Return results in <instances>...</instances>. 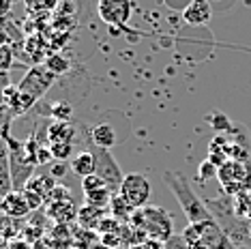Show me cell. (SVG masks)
Returning <instances> with one entry per match:
<instances>
[{
  "mask_svg": "<svg viewBox=\"0 0 251 249\" xmlns=\"http://www.w3.org/2000/svg\"><path fill=\"white\" fill-rule=\"evenodd\" d=\"M13 191V178H11V163H9V149L7 140L0 131V198Z\"/></svg>",
  "mask_w": 251,
  "mask_h": 249,
  "instance_id": "11",
  "label": "cell"
},
{
  "mask_svg": "<svg viewBox=\"0 0 251 249\" xmlns=\"http://www.w3.org/2000/svg\"><path fill=\"white\" fill-rule=\"evenodd\" d=\"M71 168V166H69ZM67 163L65 161H58V163H52V168H50V174H52V176L58 180V178H62V176H67Z\"/></svg>",
  "mask_w": 251,
  "mask_h": 249,
  "instance_id": "23",
  "label": "cell"
},
{
  "mask_svg": "<svg viewBox=\"0 0 251 249\" xmlns=\"http://www.w3.org/2000/svg\"><path fill=\"white\" fill-rule=\"evenodd\" d=\"M103 187H107L105 180L101 178V176H97V174H90V176L82 178V189H84V194H93V191L103 189ZM107 189H110V187H107Z\"/></svg>",
  "mask_w": 251,
  "mask_h": 249,
  "instance_id": "19",
  "label": "cell"
},
{
  "mask_svg": "<svg viewBox=\"0 0 251 249\" xmlns=\"http://www.w3.org/2000/svg\"><path fill=\"white\" fill-rule=\"evenodd\" d=\"M97 13H99L103 24L112 28H123L131 20L133 2L131 0H99L97 2Z\"/></svg>",
  "mask_w": 251,
  "mask_h": 249,
  "instance_id": "6",
  "label": "cell"
},
{
  "mask_svg": "<svg viewBox=\"0 0 251 249\" xmlns=\"http://www.w3.org/2000/svg\"><path fill=\"white\" fill-rule=\"evenodd\" d=\"M52 116L54 121H69L71 118V105L67 101H58L52 105Z\"/></svg>",
  "mask_w": 251,
  "mask_h": 249,
  "instance_id": "21",
  "label": "cell"
},
{
  "mask_svg": "<svg viewBox=\"0 0 251 249\" xmlns=\"http://www.w3.org/2000/svg\"><path fill=\"white\" fill-rule=\"evenodd\" d=\"M48 206H50L48 213L52 215L58 224H69L77 217V211H75V204H73V200H71L69 189H65V187H60V185L56 187L54 194L50 196Z\"/></svg>",
  "mask_w": 251,
  "mask_h": 249,
  "instance_id": "8",
  "label": "cell"
},
{
  "mask_svg": "<svg viewBox=\"0 0 251 249\" xmlns=\"http://www.w3.org/2000/svg\"><path fill=\"white\" fill-rule=\"evenodd\" d=\"M56 178L52 176V174H35L30 180L26 183L24 187V194L28 198V202H30L32 208H39L41 204H48L50 196L54 194L56 189Z\"/></svg>",
  "mask_w": 251,
  "mask_h": 249,
  "instance_id": "7",
  "label": "cell"
},
{
  "mask_svg": "<svg viewBox=\"0 0 251 249\" xmlns=\"http://www.w3.org/2000/svg\"><path fill=\"white\" fill-rule=\"evenodd\" d=\"M103 215H105V211L101 206L86 204L82 211H77V219L84 228H99L101 222H103Z\"/></svg>",
  "mask_w": 251,
  "mask_h": 249,
  "instance_id": "15",
  "label": "cell"
},
{
  "mask_svg": "<svg viewBox=\"0 0 251 249\" xmlns=\"http://www.w3.org/2000/svg\"><path fill=\"white\" fill-rule=\"evenodd\" d=\"M11 123L4 124L0 131H2V138L7 140V149H9V163H11V178H13V191H24L26 183L35 176V166L30 152L26 149V142L13 138L11 135Z\"/></svg>",
  "mask_w": 251,
  "mask_h": 249,
  "instance_id": "2",
  "label": "cell"
},
{
  "mask_svg": "<svg viewBox=\"0 0 251 249\" xmlns=\"http://www.w3.org/2000/svg\"><path fill=\"white\" fill-rule=\"evenodd\" d=\"M30 211H32V206L24 191H11V194H7L0 200V213L7 215L9 219H22Z\"/></svg>",
  "mask_w": 251,
  "mask_h": 249,
  "instance_id": "9",
  "label": "cell"
},
{
  "mask_svg": "<svg viewBox=\"0 0 251 249\" xmlns=\"http://www.w3.org/2000/svg\"><path fill=\"white\" fill-rule=\"evenodd\" d=\"M15 65V56H13V50L9 45L0 43V73H9V69Z\"/></svg>",
  "mask_w": 251,
  "mask_h": 249,
  "instance_id": "18",
  "label": "cell"
},
{
  "mask_svg": "<svg viewBox=\"0 0 251 249\" xmlns=\"http://www.w3.org/2000/svg\"><path fill=\"white\" fill-rule=\"evenodd\" d=\"M50 149H52L54 159L58 161H67L73 155V144H50Z\"/></svg>",
  "mask_w": 251,
  "mask_h": 249,
  "instance_id": "22",
  "label": "cell"
},
{
  "mask_svg": "<svg viewBox=\"0 0 251 249\" xmlns=\"http://www.w3.org/2000/svg\"><path fill=\"white\" fill-rule=\"evenodd\" d=\"M133 224L142 228L146 234H151L152 239L159 241H170L172 236V217H170L168 211H163L161 206H144L138 208L133 213Z\"/></svg>",
  "mask_w": 251,
  "mask_h": 249,
  "instance_id": "3",
  "label": "cell"
},
{
  "mask_svg": "<svg viewBox=\"0 0 251 249\" xmlns=\"http://www.w3.org/2000/svg\"><path fill=\"white\" fill-rule=\"evenodd\" d=\"M56 0H24V7L28 13H39V11L54 9Z\"/></svg>",
  "mask_w": 251,
  "mask_h": 249,
  "instance_id": "20",
  "label": "cell"
},
{
  "mask_svg": "<svg viewBox=\"0 0 251 249\" xmlns=\"http://www.w3.org/2000/svg\"><path fill=\"white\" fill-rule=\"evenodd\" d=\"M163 183L170 187V191L174 194V198L178 200V204L185 213V217L189 219L191 225H200L213 222L215 215L210 213L208 204L204 200H200V196L196 194L193 185L189 183V178L180 172H165L163 174Z\"/></svg>",
  "mask_w": 251,
  "mask_h": 249,
  "instance_id": "1",
  "label": "cell"
},
{
  "mask_svg": "<svg viewBox=\"0 0 251 249\" xmlns=\"http://www.w3.org/2000/svg\"><path fill=\"white\" fill-rule=\"evenodd\" d=\"M118 194L123 196V200L127 202L133 211H138V208H144L148 204L151 194H152V187H151V180H148L144 174L131 172V174H125Z\"/></svg>",
  "mask_w": 251,
  "mask_h": 249,
  "instance_id": "4",
  "label": "cell"
},
{
  "mask_svg": "<svg viewBox=\"0 0 251 249\" xmlns=\"http://www.w3.org/2000/svg\"><path fill=\"white\" fill-rule=\"evenodd\" d=\"M43 65L48 67V69L52 71L54 75H62V73L69 71V60L62 58V54H52V56H48V58L43 60Z\"/></svg>",
  "mask_w": 251,
  "mask_h": 249,
  "instance_id": "17",
  "label": "cell"
},
{
  "mask_svg": "<svg viewBox=\"0 0 251 249\" xmlns=\"http://www.w3.org/2000/svg\"><path fill=\"white\" fill-rule=\"evenodd\" d=\"M110 204H112V213H114V217H118V219H129V217H133V208H131L127 202L123 200V196L121 194H114L112 196V200H110Z\"/></svg>",
  "mask_w": 251,
  "mask_h": 249,
  "instance_id": "16",
  "label": "cell"
},
{
  "mask_svg": "<svg viewBox=\"0 0 251 249\" xmlns=\"http://www.w3.org/2000/svg\"><path fill=\"white\" fill-rule=\"evenodd\" d=\"M90 152H93V157H95V174L105 180V185L110 187L114 194H118L125 174H123L121 166L116 163V159L112 157V152L107 149H99V146H95L93 142H90Z\"/></svg>",
  "mask_w": 251,
  "mask_h": 249,
  "instance_id": "5",
  "label": "cell"
},
{
  "mask_svg": "<svg viewBox=\"0 0 251 249\" xmlns=\"http://www.w3.org/2000/svg\"><path fill=\"white\" fill-rule=\"evenodd\" d=\"M71 170L77 174L79 178H86L90 174H95V157L90 150H82L77 152L71 159Z\"/></svg>",
  "mask_w": 251,
  "mask_h": 249,
  "instance_id": "14",
  "label": "cell"
},
{
  "mask_svg": "<svg viewBox=\"0 0 251 249\" xmlns=\"http://www.w3.org/2000/svg\"><path fill=\"white\" fill-rule=\"evenodd\" d=\"M88 142H93L95 146L99 149H107L110 150L114 144H116V131H114L112 124L107 123H99L90 129V135H88Z\"/></svg>",
  "mask_w": 251,
  "mask_h": 249,
  "instance_id": "13",
  "label": "cell"
},
{
  "mask_svg": "<svg viewBox=\"0 0 251 249\" xmlns=\"http://www.w3.org/2000/svg\"><path fill=\"white\" fill-rule=\"evenodd\" d=\"M213 15L210 11V4L208 0H191L189 4L182 11V18H185L187 24H193V26H200V24H206Z\"/></svg>",
  "mask_w": 251,
  "mask_h": 249,
  "instance_id": "10",
  "label": "cell"
},
{
  "mask_svg": "<svg viewBox=\"0 0 251 249\" xmlns=\"http://www.w3.org/2000/svg\"><path fill=\"white\" fill-rule=\"evenodd\" d=\"M75 129L69 121H52L48 124V142L50 144H73Z\"/></svg>",
  "mask_w": 251,
  "mask_h": 249,
  "instance_id": "12",
  "label": "cell"
}]
</instances>
